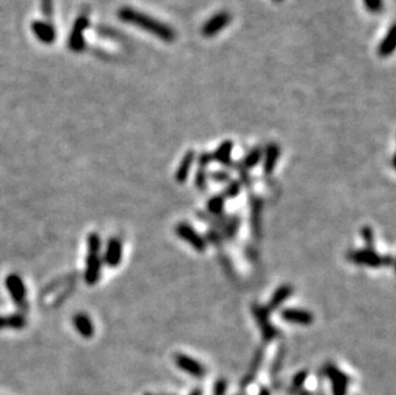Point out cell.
Instances as JSON below:
<instances>
[{
  "label": "cell",
  "instance_id": "obj_34",
  "mask_svg": "<svg viewBox=\"0 0 396 395\" xmlns=\"http://www.w3.org/2000/svg\"><path fill=\"white\" fill-rule=\"evenodd\" d=\"M202 394H203V391H202V390L196 389V390H194V391H192L191 394H190V395H202Z\"/></svg>",
  "mask_w": 396,
  "mask_h": 395
},
{
  "label": "cell",
  "instance_id": "obj_16",
  "mask_svg": "<svg viewBox=\"0 0 396 395\" xmlns=\"http://www.w3.org/2000/svg\"><path fill=\"white\" fill-rule=\"evenodd\" d=\"M279 147L276 143H271V144L267 145L266 148V158H264V174L271 175L273 174L274 168H276V164L278 162L279 158Z\"/></svg>",
  "mask_w": 396,
  "mask_h": 395
},
{
  "label": "cell",
  "instance_id": "obj_36",
  "mask_svg": "<svg viewBox=\"0 0 396 395\" xmlns=\"http://www.w3.org/2000/svg\"><path fill=\"white\" fill-rule=\"evenodd\" d=\"M148 395H150V394H148Z\"/></svg>",
  "mask_w": 396,
  "mask_h": 395
},
{
  "label": "cell",
  "instance_id": "obj_4",
  "mask_svg": "<svg viewBox=\"0 0 396 395\" xmlns=\"http://www.w3.org/2000/svg\"><path fill=\"white\" fill-rule=\"evenodd\" d=\"M176 235L181 238L182 240L186 241L189 245H191L199 253H203L207 249V240L194 230V227L190 226L186 222H181L176 226Z\"/></svg>",
  "mask_w": 396,
  "mask_h": 395
},
{
  "label": "cell",
  "instance_id": "obj_33",
  "mask_svg": "<svg viewBox=\"0 0 396 395\" xmlns=\"http://www.w3.org/2000/svg\"><path fill=\"white\" fill-rule=\"evenodd\" d=\"M258 395H271V394H269V390L262 389V390H261V392H259Z\"/></svg>",
  "mask_w": 396,
  "mask_h": 395
},
{
  "label": "cell",
  "instance_id": "obj_3",
  "mask_svg": "<svg viewBox=\"0 0 396 395\" xmlns=\"http://www.w3.org/2000/svg\"><path fill=\"white\" fill-rule=\"evenodd\" d=\"M251 311H253V315L254 317H256L257 323H258L259 328H261V334L264 342L268 343L271 342V340H273L274 337L277 336V334H278V331H277V328L269 322V313H271V311L267 307L257 304V303L251 305Z\"/></svg>",
  "mask_w": 396,
  "mask_h": 395
},
{
  "label": "cell",
  "instance_id": "obj_10",
  "mask_svg": "<svg viewBox=\"0 0 396 395\" xmlns=\"http://www.w3.org/2000/svg\"><path fill=\"white\" fill-rule=\"evenodd\" d=\"M281 317L287 322L301 326L312 325L314 320L310 312L305 309H299V308H285L281 312Z\"/></svg>",
  "mask_w": 396,
  "mask_h": 395
},
{
  "label": "cell",
  "instance_id": "obj_6",
  "mask_svg": "<svg viewBox=\"0 0 396 395\" xmlns=\"http://www.w3.org/2000/svg\"><path fill=\"white\" fill-rule=\"evenodd\" d=\"M325 375L330 380L333 395H346L350 379L345 372H343L333 364H326Z\"/></svg>",
  "mask_w": 396,
  "mask_h": 395
},
{
  "label": "cell",
  "instance_id": "obj_29",
  "mask_svg": "<svg viewBox=\"0 0 396 395\" xmlns=\"http://www.w3.org/2000/svg\"><path fill=\"white\" fill-rule=\"evenodd\" d=\"M41 9L46 18L51 19L53 16V0H41Z\"/></svg>",
  "mask_w": 396,
  "mask_h": 395
},
{
  "label": "cell",
  "instance_id": "obj_32",
  "mask_svg": "<svg viewBox=\"0 0 396 395\" xmlns=\"http://www.w3.org/2000/svg\"><path fill=\"white\" fill-rule=\"evenodd\" d=\"M207 239L209 241H212L213 244H215V243H218V241H221V235H219L217 231H209L207 235Z\"/></svg>",
  "mask_w": 396,
  "mask_h": 395
},
{
  "label": "cell",
  "instance_id": "obj_28",
  "mask_svg": "<svg viewBox=\"0 0 396 395\" xmlns=\"http://www.w3.org/2000/svg\"><path fill=\"white\" fill-rule=\"evenodd\" d=\"M306 377H308V372L306 371H300L298 372V374L294 376L293 379V386L294 389H300L301 386H303L304 381L306 380Z\"/></svg>",
  "mask_w": 396,
  "mask_h": 395
},
{
  "label": "cell",
  "instance_id": "obj_2",
  "mask_svg": "<svg viewBox=\"0 0 396 395\" xmlns=\"http://www.w3.org/2000/svg\"><path fill=\"white\" fill-rule=\"evenodd\" d=\"M89 256L86 262V283L89 285H94L100 276V238L96 234H91L89 236Z\"/></svg>",
  "mask_w": 396,
  "mask_h": 395
},
{
  "label": "cell",
  "instance_id": "obj_15",
  "mask_svg": "<svg viewBox=\"0 0 396 395\" xmlns=\"http://www.w3.org/2000/svg\"><path fill=\"white\" fill-rule=\"evenodd\" d=\"M232 149H234V143H232L231 140H224L222 144H219L217 150L212 154V160H215V162L224 164V166H231Z\"/></svg>",
  "mask_w": 396,
  "mask_h": 395
},
{
  "label": "cell",
  "instance_id": "obj_24",
  "mask_svg": "<svg viewBox=\"0 0 396 395\" xmlns=\"http://www.w3.org/2000/svg\"><path fill=\"white\" fill-rule=\"evenodd\" d=\"M205 168H207V167L199 166L196 179H195V185H196V187L200 191H204V190L207 189V175H205Z\"/></svg>",
  "mask_w": 396,
  "mask_h": 395
},
{
  "label": "cell",
  "instance_id": "obj_19",
  "mask_svg": "<svg viewBox=\"0 0 396 395\" xmlns=\"http://www.w3.org/2000/svg\"><path fill=\"white\" fill-rule=\"evenodd\" d=\"M73 325L76 330L82 335L83 337H91L94 335V325L90 318L86 315H77L73 318Z\"/></svg>",
  "mask_w": 396,
  "mask_h": 395
},
{
  "label": "cell",
  "instance_id": "obj_11",
  "mask_svg": "<svg viewBox=\"0 0 396 395\" xmlns=\"http://www.w3.org/2000/svg\"><path fill=\"white\" fill-rule=\"evenodd\" d=\"M6 285L8 286L14 303L19 307H24L26 305V289L22 283V278L17 275H11L6 280Z\"/></svg>",
  "mask_w": 396,
  "mask_h": 395
},
{
  "label": "cell",
  "instance_id": "obj_26",
  "mask_svg": "<svg viewBox=\"0 0 396 395\" xmlns=\"http://www.w3.org/2000/svg\"><path fill=\"white\" fill-rule=\"evenodd\" d=\"M240 190H241V185H240V181H232L230 182L227 189L224 190V198H235L239 195Z\"/></svg>",
  "mask_w": 396,
  "mask_h": 395
},
{
  "label": "cell",
  "instance_id": "obj_17",
  "mask_svg": "<svg viewBox=\"0 0 396 395\" xmlns=\"http://www.w3.org/2000/svg\"><path fill=\"white\" fill-rule=\"evenodd\" d=\"M396 26L392 24L388 30V32L386 34V36L383 38V40L381 41L380 46H378V54L381 57H388L390 54H392V51L395 50L396 46Z\"/></svg>",
  "mask_w": 396,
  "mask_h": 395
},
{
  "label": "cell",
  "instance_id": "obj_12",
  "mask_svg": "<svg viewBox=\"0 0 396 395\" xmlns=\"http://www.w3.org/2000/svg\"><path fill=\"white\" fill-rule=\"evenodd\" d=\"M122 241L117 238L110 239L108 245H106V251L105 256H104V262L109 267H117L121 263V259H122Z\"/></svg>",
  "mask_w": 396,
  "mask_h": 395
},
{
  "label": "cell",
  "instance_id": "obj_9",
  "mask_svg": "<svg viewBox=\"0 0 396 395\" xmlns=\"http://www.w3.org/2000/svg\"><path fill=\"white\" fill-rule=\"evenodd\" d=\"M231 22V16L227 12H219V13L214 14L213 17H210L207 22L204 23L202 29V34L205 38H213L218 32H221L222 30L226 29L229 26V23Z\"/></svg>",
  "mask_w": 396,
  "mask_h": 395
},
{
  "label": "cell",
  "instance_id": "obj_31",
  "mask_svg": "<svg viewBox=\"0 0 396 395\" xmlns=\"http://www.w3.org/2000/svg\"><path fill=\"white\" fill-rule=\"evenodd\" d=\"M226 381L224 380H219L217 384H215V389H214V394L215 395H224V391H226Z\"/></svg>",
  "mask_w": 396,
  "mask_h": 395
},
{
  "label": "cell",
  "instance_id": "obj_5",
  "mask_svg": "<svg viewBox=\"0 0 396 395\" xmlns=\"http://www.w3.org/2000/svg\"><path fill=\"white\" fill-rule=\"evenodd\" d=\"M349 261L359 266H367V267H380L383 265V257H381L375 249L364 248L359 250H351L348 254Z\"/></svg>",
  "mask_w": 396,
  "mask_h": 395
},
{
  "label": "cell",
  "instance_id": "obj_14",
  "mask_svg": "<svg viewBox=\"0 0 396 395\" xmlns=\"http://www.w3.org/2000/svg\"><path fill=\"white\" fill-rule=\"evenodd\" d=\"M194 160H195V152L194 150H189V152L184 155L181 163L178 164L177 171H176L175 177H176V181H177L178 184H184V182H186Z\"/></svg>",
  "mask_w": 396,
  "mask_h": 395
},
{
  "label": "cell",
  "instance_id": "obj_27",
  "mask_svg": "<svg viewBox=\"0 0 396 395\" xmlns=\"http://www.w3.org/2000/svg\"><path fill=\"white\" fill-rule=\"evenodd\" d=\"M364 6L372 13H380L383 9V0H363Z\"/></svg>",
  "mask_w": 396,
  "mask_h": 395
},
{
  "label": "cell",
  "instance_id": "obj_30",
  "mask_svg": "<svg viewBox=\"0 0 396 395\" xmlns=\"http://www.w3.org/2000/svg\"><path fill=\"white\" fill-rule=\"evenodd\" d=\"M212 179L217 182H227L230 180V175L224 171H217L213 172Z\"/></svg>",
  "mask_w": 396,
  "mask_h": 395
},
{
  "label": "cell",
  "instance_id": "obj_1",
  "mask_svg": "<svg viewBox=\"0 0 396 395\" xmlns=\"http://www.w3.org/2000/svg\"><path fill=\"white\" fill-rule=\"evenodd\" d=\"M118 17L123 22L135 24V26L140 27L144 31L150 32V34H153V35L157 36V38H159L163 41L171 43V41L176 39V32L172 27L167 26L163 22L158 21V19L143 13V12L135 11L132 8H122L118 12Z\"/></svg>",
  "mask_w": 396,
  "mask_h": 395
},
{
  "label": "cell",
  "instance_id": "obj_8",
  "mask_svg": "<svg viewBox=\"0 0 396 395\" xmlns=\"http://www.w3.org/2000/svg\"><path fill=\"white\" fill-rule=\"evenodd\" d=\"M175 363L178 369L185 371L190 376L196 377V379H202L205 376V367L189 355L178 353L175 355Z\"/></svg>",
  "mask_w": 396,
  "mask_h": 395
},
{
  "label": "cell",
  "instance_id": "obj_22",
  "mask_svg": "<svg viewBox=\"0 0 396 395\" xmlns=\"http://www.w3.org/2000/svg\"><path fill=\"white\" fill-rule=\"evenodd\" d=\"M261 213H262V201L256 198L253 202H251V222H253L254 231L257 234L259 233V229H261Z\"/></svg>",
  "mask_w": 396,
  "mask_h": 395
},
{
  "label": "cell",
  "instance_id": "obj_21",
  "mask_svg": "<svg viewBox=\"0 0 396 395\" xmlns=\"http://www.w3.org/2000/svg\"><path fill=\"white\" fill-rule=\"evenodd\" d=\"M224 208V196L223 195H215V196L210 198L209 202L207 204V209L209 213L214 214V216H221L223 213Z\"/></svg>",
  "mask_w": 396,
  "mask_h": 395
},
{
  "label": "cell",
  "instance_id": "obj_25",
  "mask_svg": "<svg viewBox=\"0 0 396 395\" xmlns=\"http://www.w3.org/2000/svg\"><path fill=\"white\" fill-rule=\"evenodd\" d=\"M23 325V318H21L19 316H14V317L8 318H0V327L3 326H13V327H21Z\"/></svg>",
  "mask_w": 396,
  "mask_h": 395
},
{
  "label": "cell",
  "instance_id": "obj_35",
  "mask_svg": "<svg viewBox=\"0 0 396 395\" xmlns=\"http://www.w3.org/2000/svg\"><path fill=\"white\" fill-rule=\"evenodd\" d=\"M276 2H278V3H279V2H282V0H276Z\"/></svg>",
  "mask_w": 396,
  "mask_h": 395
},
{
  "label": "cell",
  "instance_id": "obj_18",
  "mask_svg": "<svg viewBox=\"0 0 396 395\" xmlns=\"http://www.w3.org/2000/svg\"><path fill=\"white\" fill-rule=\"evenodd\" d=\"M291 294H293V288H291L290 285L279 286V288L274 291L273 295H272L271 300H269V304L267 308H268L269 311L277 309V308H278L279 305H281L282 303H284L285 300L291 295Z\"/></svg>",
  "mask_w": 396,
  "mask_h": 395
},
{
  "label": "cell",
  "instance_id": "obj_7",
  "mask_svg": "<svg viewBox=\"0 0 396 395\" xmlns=\"http://www.w3.org/2000/svg\"><path fill=\"white\" fill-rule=\"evenodd\" d=\"M89 26V17L88 14H81L75 22V26L69 36L68 46L72 51H82L85 49V40H83V31L88 29Z\"/></svg>",
  "mask_w": 396,
  "mask_h": 395
},
{
  "label": "cell",
  "instance_id": "obj_23",
  "mask_svg": "<svg viewBox=\"0 0 396 395\" xmlns=\"http://www.w3.org/2000/svg\"><path fill=\"white\" fill-rule=\"evenodd\" d=\"M360 234H362V238H363V240H364L367 248L373 249V245H375V234H373L372 229L368 226L362 227V231H360Z\"/></svg>",
  "mask_w": 396,
  "mask_h": 395
},
{
  "label": "cell",
  "instance_id": "obj_13",
  "mask_svg": "<svg viewBox=\"0 0 396 395\" xmlns=\"http://www.w3.org/2000/svg\"><path fill=\"white\" fill-rule=\"evenodd\" d=\"M32 31H34L35 36L45 44H51L55 40V30H54L51 22L46 23V22L34 21L32 22Z\"/></svg>",
  "mask_w": 396,
  "mask_h": 395
},
{
  "label": "cell",
  "instance_id": "obj_20",
  "mask_svg": "<svg viewBox=\"0 0 396 395\" xmlns=\"http://www.w3.org/2000/svg\"><path fill=\"white\" fill-rule=\"evenodd\" d=\"M262 155H263V150L261 148H254L253 150H250L246 154V157L244 158V162H242V167L245 170H251L261 162Z\"/></svg>",
  "mask_w": 396,
  "mask_h": 395
}]
</instances>
